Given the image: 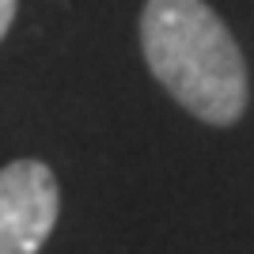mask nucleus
I'll return each mask as SVG.
<instances>
[{
    "mask_svg": "<svg viewBox=\"0 0 254 254\" xmlns=\"http://www.w3.org/2000/svg\"><path fill=\"white\" fill-rule=\"evenodd\" d=\"M15 4H19V0H0V38L8 34L11 19H15Z\"/></svg>",
    "mask_w": 254,
    "mask_h": 254,
    "instance_id": "7ed1b4c3",
    "label": "nucleus"
},
{
    "mask_svg": "<svg viewBox=\"0 0 254 254\" xmlns=\"http://www.w3.org/2000/svg\"><path fill=\"white\" fill-rule=\"evenodd\" d=\"M140 50L152 76L193 118L232 126L247 110V64L232 31L205 0H148Z\"/></svg>",
    "mask_w": 254,
    "mask_h": 254,
    "instance_id": "f257e3e1",
    "label": "nucleus"
},
{
    "mask_svg": "<svg viewBox=\"0 0 254 254\" xmlns=\"http://www.w3.org/2000/svg\"><path fill=\"white\" fill-rule=\"evenodd\" d=\"M61 212L57 175L38 159L0 171V254H38Z\"/></svg>",
    "mask_w": 254,
    "mask_h": 254,
    "instance_id": "f03ea898",
    "label": "nucleus"
}]
</instances>
